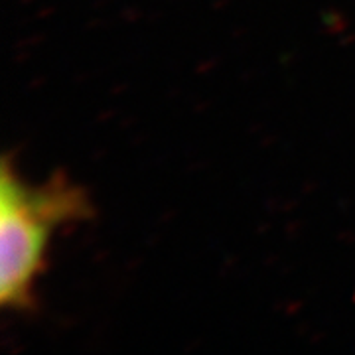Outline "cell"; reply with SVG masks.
Wrapping results in <instances>:
<instances>
[{
	"label": "cell",
	"mask_w": 355,
	"mask_h": 355,
	"mask_svg": "<svg viewBox=\"0 0 355 355\" xmlns=\"http://www.w3.org/2000/svg\"><path fill=\"white\" fill-rule=\"evenodd\" d=\"M89 214L85 196L65 178L26 186L4 162L0 180V304L10 310L32 306V292L44 268L53 231Z\"/></svg>",
	"instance_id": "6da1fadb"
}]
</instances>
